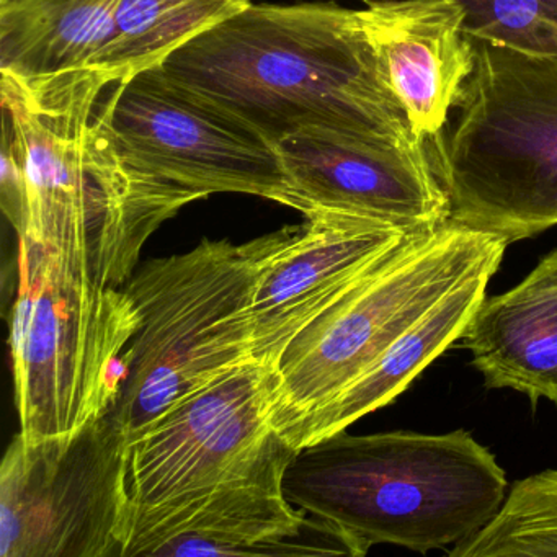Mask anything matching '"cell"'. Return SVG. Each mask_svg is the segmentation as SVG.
<instances>
[{
	"label": "cell",
	"instance_id": "14",
	"mask_svg": "<svg viewBox=\"0 0 557 557\" xmlns=\"http://www.w3.org/2000/svg\"><path fill=\"white\" fill-rule=\"evenodd\" d=\"M387 86L425 143L449 122L475 64L455 0H380L360 11Z\"/></svg>",
	"mask_w": 557,
	"mask_h": 557
},
{
	"label": "cell",
	"instance_id": "6",
	"mask_svg": "<svg viewBox=\"0 0 557 557\" xmlns=\"http://www.w3.org/2000/svg\"><path fill=\"white\" fill-rule=\"evenodd\" d=\"M139 329L128 293L94 282L70 260L18 237L9 347L21 435H73L119 396L123 354Z\"/></svg>",
	"mask_w": 557,
	"mask_h": 557
},
{
	"label": "cell",
	"instance_id": "2",
	"mask_svg": "<svg viewBox=\"0 0 557 557\" xmlns=\"http://www.w3.org/2000/svg\"><path fill=\"white\" fill-rule=\"evenodd\" d=\"M115 86L106 74L35 89L2 76L0 96L27 188L17 236L123 288L149 237L200 198L126 158L112 126Z\"/></svg>",
	"mask_w": 557,
	"mask_h": 557
},
{
	"label": "cell",
	"instance_id": "19",
	"mask_svg": "<svg viewBox=\"0 0 557 557\" xmlns=\"http://www.w3.org/2000/svg\"><path fill=\"white\" fill-rule=\"evenodd\" d=\"M448 556L556 557L557 469L513 482L492 521L455 544Z\"/></svg>",
	"mask_w": 557,
	"mask_h": 557
},
{
	"label": "cell",
	"instance_id": "20",
	"mask_svg": "<svg viewBox=\"0 0 557 557\" xmlns=\"http://www.w3.org/2000/svg\"><path fill=\"white\" fill-rule=\"evenodd\" d=\"M364 5L380 0H360ZM465 9V32L531 54L557 57V0H455Z\"/></svg>",
	"mask_w": 557,
	"mask_h": 557
},
{
	"label": "cell",
	"instance_id": "3",
	"mask_svg": "<svg viewBox=\"0 0 557 557\" xmlns=\"http://www.w3.org/2000/svg\"><path fill=\"white\" fill-rule=\"evenodd\" d=\"M286 497L370 550L416 553L461 543L498 513L507 474L472 433L347 430L298 448L283 478Z\"/></svg>",
	"mask_w": 557,
	"mask_h": 557
},
{
	"label": "cell",
	"instance_id": "18",
	"mask_svg": "<svg viewBox=\"0 0 557 557\" xmlns=\"http://www.w3.org/2000/svg\"><path fill=\"white\" fill-rule=\"evenodd\" d=\"M250 5V0H119L110 76L126 83L162 66L188 41Z\"/></svg>",
	"mask_w": 557,
	"mask_h": 557
},
{
	"label": "cell",
	"instance_id": "7",
	"mask_svg": "<svg viewBox=\"0 0 557 557\" xmlns=\"http://www.w3.org/2000/svg\"><path fill=\"white\" fill-rule=\"evenodd\" d=\"M505 237L446 221L417 231L312 319L275 363L278 432L334 399L462 280L500 265Z\"/></svg>",
	"mask_w": 557,
	"mask_h": 557
},
{
	"label": "cell",
	"instance_id": "15",
	"mask_svg": "<svg viewBox=\"0 0 557 557\" xmlns=\"http://www.w3.org/2000/svg\"><path fill=\"white\" fill-rule=\"evenodd\" d=\"M461 341L488 389L557 404V249L513 288L485 295Z\"/></svg>",
	"mask_w": 557,
	"mask_h": 557
},
{
	"label": "cell",
	"instance_id": "11",
	"mask_svg": "<svg viewBox=\"0 0 557 557\" xmlns=\"http://www.w3.org/2000/svg\"><path fill=\"white\" fill-rule=\"evenodd\" d=\"M275 368L249 360L162 413L128 446L133 508L200 494L252 468L276 445Z\"/></svg>",
	"mask_w": 557,
	"mask_h": 557
},
{
	"label": "cell",
	"instance_id": "12",
	"mask_svg": "<svg viewBox=\"0 0 557 557\" xmlns=\"http://www.w3.org/2000/svg\"><path fill=\"white\" fill-rule=\"evenodd\" d=\"M295 210L344 211L409 231L448 221L445 190L423 145L391 146L327 129H305L276 143Z\"/></svg>",
	"mask_w": 557,
	"mask_h": 557
},
{
	"label": "cell",
	"instance_id": "16",
	"mask_svg": "<svg viewBox=\"0 0 557 557\" xmlns=\"http://www.w3.org/2000/svg\"><path fill=\"white\" fill-rule=\"evenodd\" d=\"M498 267H485L446 293L354 383L282 430L286 442L302 448L393 404L436 358L461 341Z\"/></svg>",
	"mask_w": 557,
	"mask_h": 557
},
{
	"label": "cell",
	"instance_id": "1",
	"mask_svg": "<svg viewBox=\"0 0 557 557\" xmlns=\"http://www.w3.org/2000/svg\"><path fill=\"white\" fill-rule=\"evenodd\" d=\"M161 67L273 145L305 129L423 145L387 86L360 11L252 4L188 41Z\"/></svg>",
	"mask_w": 557,
	"mask_h": 557
},
{
	"label": "cell",
	"instance_id": "9",
	"mask_svg": "<svg viewBox=\"0 0 557 557\" xmlns=\"http://www.w3.org/2000/svg\"><path fill=\"white\" fill-rule=\"evenodd\" d=\"M112 126L133 164L200 200L244 194L295 210L276 146L161 66L116 84Z\"/></svg>",
	"mask_w": 557,
	"mask_h": 557
},
{
	"label": "cell",
	"instance_id": "13",
	"mask_svg": "<svg viewBox=\"0 0 557 557\" xmlns=\"http://www.w3.org/2000/svg\"><path fill=\"white\" fill-rule=\"evenodd\" d=\"M270 253L253 293L252 358L275 367L286 345L417 231L334 210L305 214Z\"/></svg>",
	"mask_w": 557,
	"mask_h": 557
},
{
	"label": "cell",
	"instance_id": "4",
	"mask_svg": "<svg viewBox=\"0 0 557 557\" xmlns=\"http://www.w3.org/2000/svg\"><path fill=\"white\" fill-rule=\"evenodd\" d=\"M472 44L455 122L426 148L448 221L513 244L557 226V57Z\"/></svg>",
	"mask_w": 557,
	"mask_h": 557
},
{
	"label": "cell",
	"instance_id": "8",
	"mask_svg": "<svg viewBox=\"0 0 557 557\" xmlns=\"http://www.w3.org/2000/svg\"><path fill=\"white\" fill-rule=\"evenodd\" d=\"M128 446L110 410L73 435L18 433L0 466V557H123Z\"/></svg>",
	"mask_w": 557,
	"mask_h": 557
},
{
	"label": "cell",
	"instance_id": "17",
	"mask_svg": "<svg viewBox=\"0 0 557 557\" xmlns=\"http://www.w3.org/2000/svg\"><path fill=\"white\" fill-rule=\"evenodd\" d=\"M119 0H0V71L25 87L106 74ZM115 83V81H113Z\"/></svg>",
	"mask_w": 557,
	"mask_h": 557
},
{
	"label": "cell",
	"instance_id": "5",
	"mask_svg": "<svg viewBox=\"0 0 557 557\" xmlns=\"http://www.w3.org/2000/svg\"><path fill=\"white\" fill-rule=\"evenodd\" d=\"M292 227L246 244L203 240L152 259L123 286L139 329L123 354L113 419L129 443L172 406L224 371L253 360V293L270 253Z\"/></svg>",
	"mask_w": 557,
	"mask_h": 557
},
{
	"label": "cell",
	"instance_id": "21",
	"mask_svg": "<svg viewBox=\"0 0 557 557\" xmlns=\"http://www.w3.org/2000/svg\"><path fill=\"white\" fill-rule=\"evenodd\" d=\"M0 205L5 218L11 221L17 234L22 233L27 211V188L24 168L14 139L8 129L2 128V151H0Z\"/></svg>",
	"mask_w": 557,
	"mask_h": 557
},
{
	"label": "cell",
	"instance_id": "10",
	"mask_svg": "<svg viewBox=\"0 0 557 557\" xmlns=\"http://www.w3.org/2000/svg\"><path fill=\"white\" fill-rule=\"evenodd\" d=\"M295 451L282 435L252 468L208 491L132 508L123 557L364 556L344 531L288 500L283 478Z\"/></svg>",
	"mask_w": 557,
	"mask_h": 557
}]
</instances>
